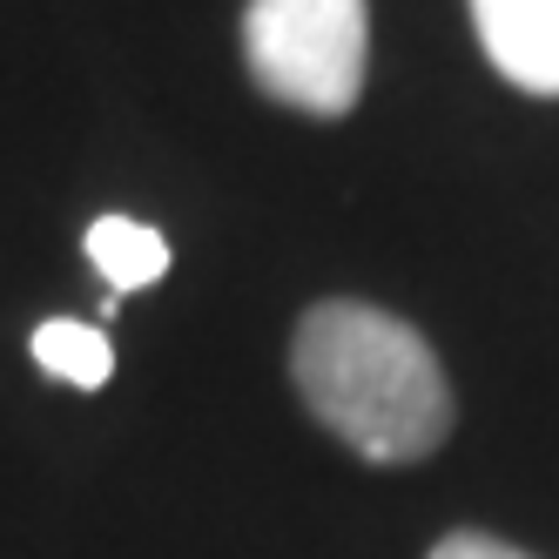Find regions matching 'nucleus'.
Returning a JSON list of instances; mask_svg holds the SVG:
<instances>
[{
  "label": "nucleus",
  "mask_w": 559,
  "mask_h": 559,
  "mask_svg": "<svg viewBox=\"0 0 559 559\" xmlns=\"http://www.w3.org/2000/svg\"><path fill=\"white\" fill-rule=\"evenodd\" d=\"M290 384L304 412L371 465H418L452 438V378L418 324L357 297H324L297 317Z\"/></svg>",
  "instance_id": "obj_1"
},
{
  "label": "nucleus",
  "mask_w": 559,
  "mask_h": 559,
  "mask_svg": "<svg viewBox=\"0 0 559 559\" xmlns=\"http://www.w3.org/2000/svg\"><path fill=\"white\" fill-rule=\"evenodd\" d=\"M243 68L276 108L344 122L371 74V0H250Z\"/></svg>",
  "instance_id": "obj_2"
},
{
  "label": "nucleus",
  "mask_w": 559,
  "mask_h": 559,
  "mask_svg": "<svg viewBox=\"0 0 559 559\" xmlns=\"http://www.w3.org/2000/svg\"><path fill=\"white\" fill-rule=\"evenodd\" d=\"M472 27L519 95H559V0H472Z\"/></svg>",
  "instance_id": "obj_3"
},
{
  "label": "nucleus",
  "mask_w": 559,
  "mask_h": 559,
  "mask_svg": "<svg viewBox=\"0 0 559 559\" xmlns=\"http://www.w3.org/2000/svg\"><path fill=\"white\" fill-rule=\"evenodd\" d=\"M88 263L102 270L108 297H129V290H148L169 276V236L155 223H135V216H95L88 236H82Z\"/></svg>",
  "instance_id": "obj_4"
},
{
  "label": "nucleus",
  "mask_w": 559,
  "mask_h": 559,
  "mask_svg": "<svg viewBox=\"0 0 559 559\" xmlns=\"http://www.w3.org/2000/svg\"><path fill=\"white\" fill-rule=\"evenodd\" d=\"M34 365H41L55 384H74V391H102L115 378V344L102 324H82V317H48L34 331Z\"/></svg>",
  "instance_id": "obj_5"
},
{
  "label": "nucleus",
  "mask_w": 559,
  "mask_h": 559,
  "mask_svg": "<svg viewBox=\"0 0 559 559\" xmlns=\"http://www.w3.org/2000/svg\"><path fill=\"white\" fill-rule=\"evenodd\" d=\"M425 559H533V552H519V546H506L499 533H445V539H438Z\"/></svg>",
  "instance_id": "obj_6"
}]
</instances>
